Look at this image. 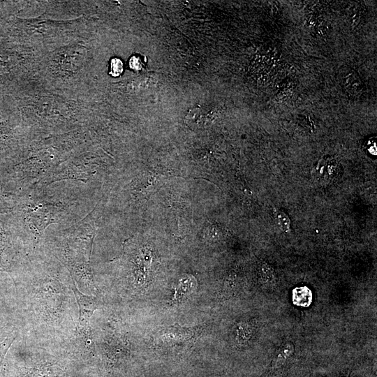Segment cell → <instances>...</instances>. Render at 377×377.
Returning <instances> with one entry per match:
<instances>
[{
	"mask_svg": "<svg viewBox=\"0 0 377 377\" xmlns=\"http://www.w3.org/2000/svg\"><path fill=\"white\" fill-rule=\"evenodd\" d=\"M71 289L75 297L79 309V323L80 326L90 325V319L95 310L100 306V302L93 295H87L79 290L75 286V281L72 280Z\"/></svg>",
	"mask_w": 377,
	"mask_h": 377,
	"instance_id": "cell-2",
	"label": "cell"
},
{
	"mask_svg": "<svg viewBox=\"0 0 377 377\" xmlns=\"http://www.w3.org/2000/svg\"><path fill=\"white\" fill-rule=\"evenodd\" d=\"M341 175V165L337 158L323 157L319 160L312 170L313 179L322 185L334 182Z\"/></svg>",
	"mask_w": 377,
	"mask_h": 377,
	"instance_id": "cell-1",
	"label": "cell"
},
{
	"mask_svg": "<svg viewBox=\"0 0 377 377\" xmlns=\"http://www.w3.org/2000/svg\"><path fill=\"white\" fill-rule=\"evenodd\" d=\"M294 350V345L291 342L283 343L276 353L273 363L274 367L279 368L282 366L291 357Z\"/></svg>",
	"mask_w": 377,
	"mask_h": 377,
	"instance_id": "cell-5",
	"label": "cell"
},
{
	"mask_svg": "<svg viewBox=\"0 0 377 377\" xmlns=\"http://www.w3.org/2000/svg\"><path fill=\"white\" fill-rule=\"evenodd\" d=\"M274 220L278 227L285 232L290 230L291 222L288 215L282 210L274 211Z\"/></svg>",
	"mask_w": 377,
	"mask_h": 377,
	"instance_id": "cell-6",
	"label": "cell"
},
{
	"mask_svg": "<svg viewBox=\"0 0 377 377\" xmlns=\"http://www.w3.org/2000/svg\"><path fill=\"white\" fill-rule=\"evenodd\" d=\"M17 337V332H14L6 338L1 344H0V377H1V367L3 364V362L6 357V355L12 346V344L15 341Z\"/></svg>",
	"mask_w": 377,
	"mask_h": 377,
	"instance_id": "cell-9",
	"label": "cell"
},
{
	"mask_svg": "<svg viewBox=\"0 0 377 377\" xmlns=\"http://www.w3.org/2000/svg\"><path fill=\"white\" fill-rule=\"evenodd\" d=\"M312 299V293L306 286L297 287L293 290V302L297 306H309Z\"/></svg>",
	"mask_w": 377,
	"mask_h": 377,
	"instance_id": "cell-4",
	"label": "cell"
},
{
	"mask_svg": "<svg viewBox=\"0 0 377 377\" xmlns=\"http://www.w3.org/2000/svg\"><path fill=\"white\" fill-rule=\"evenodd\" d=\"M210 114L205 110V108H198L193 109L187 115V119L189 121H192L198 124L200 121L202 124L207 122Z\"/></svg>",
	"mask_w": 377,
	"mask_h": 377,
	"instance_id": "cell-7",
	"label": "cell"
},
{
	"mask_svg": "<svg viewBox=\"0 0 377 377\" xmlns=\"http://www.w3.org/2000/svg\"><path fill=\"white\" fill-rule=\"evenodd\" d=\"M17 332L15 327L10 324L0 327V344L10 335Z\"/></svg>",
	"mask_w": 377,
	"mask_h": 377,
	"instance_id": "cell-10",
	"label": "cell"
},
{
	"mask_svg": "<svg viewBox=\"0 0 377 377\" xmlns=\"http://www.w3.org/2000/svg\"><path fill=\"white\" fill-rule=\"evenodd\" d=\"M260 276L264 283H274L275 281V272L274 269L265 263L260 265Z\"/></svg>",
	"mask_w": 377,
	"mask_h": 377,
	"instance_id": "cell-8",
	"label": "cell"
},
{
	"mask_svg": "<svg viewBox=\"0 0 377 377\" xmlns=\"http://www.w3.org/2000/svg\"><path fill=\"white\" fill-rule=\"evenodd\" d=\"M75 340H77L76 343L80 347L82 351L90 354L94 353L95 345L90 325H77L75 332Z\"/></svg>",
	"mask_w": 377,
	"mask_h": 377,
	"instance_id": "cell-3",
	"label": "cell"
},
{
	"mask_svg": "<svg viewBox=\"0 0 377 377\" xmlns=\"http://www.w3.org/2000/svg\"><path fill=\"white\" fill-rule=\"evenodd\" d=\"M123 70L122 62L118 59H113L111 61V72L113 76H118Z\"/></svg>",
	"mask_w": 377,
	"mask_h": 377,
	"instance_id": "cell-11",
	"label": "cell"
},
{
	"mask_svg": "<svg viewBox=\"0 0 377 377\" xmlns=\"http://www.w3.org/2000/svg\"><path fill=\"white\" fill-rule=\"evenodd\" d=\"M367 149L370 154L373 155H376V145L374 140L372 142V145H369V147H367Z\"/></svg>",
	"mask_w": 377,
	"mask_h": 377,
	"instance_id": "cell-12",
	"label": "cell"
}]
</instances>
